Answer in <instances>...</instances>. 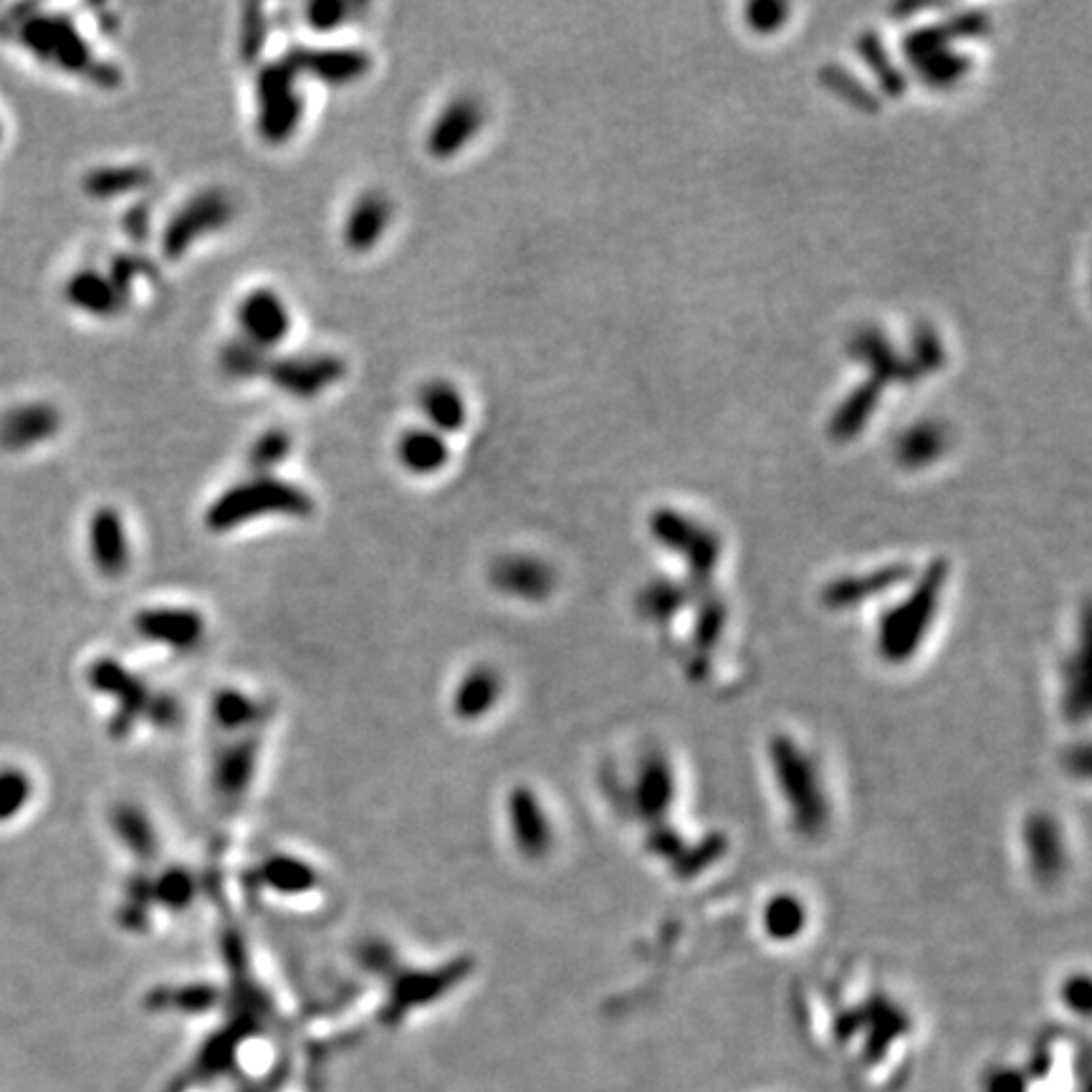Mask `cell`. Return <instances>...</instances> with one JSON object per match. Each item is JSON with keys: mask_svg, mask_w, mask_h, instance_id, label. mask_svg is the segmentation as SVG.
<instances>
[{"mask_svg": "<svg viewBox=\"0 0 1092 1092\" xmlns=\"http://www.w3.org/2000/svg\"><path fill=\"white\" fill-rule=\"evenodd\" d=\"M501 698V678L488 665H476L458 683L453 711L461 721H479Z\"/></svg>", "mask_w": 1092, "mask_h": 1092, "instance_id": "20", "label": "cell"}, {"mask_svg": "<svg viewBox=\"0 0 1092 1092\" xmlns=\"http://www.w3.org/2000/svg\"><path fill=\"white\" fill-rule=\"evenodd\" d=\"M787 13H789V5H782V3H756V5H751V8H747V18H749V23L754 25L756 31H762V34H769V31L780 29L784 18H787Z\"/></svg>", "mask_w": 1092, "mask_h": 1092, "instance_id": "39", "label": "cell"}, {"mask_svg": "<svg viewBox=\"0 0 1092 1092\" xmlns=\"http://www.w3.org/2000/svg\"><path fill=\"white\" fill-rule=\"evenodd\" d=\"M256 769V741L235 744L226 754H220L215 764V787L228 800H238L244 794Z\"/></svg>", "mask_w": 1092, "mask_h": 1092, "instance_id": "21", "label": "cell"}, {"mask_svg": "<svg viewBox=\"0 0 1092 1092\" xmlns=\"http://www.w3.org/2000/svg\"><path fill=\"white\" fill-rule=\"evenodd\" d=\"M304 117V94L299 74L289 61L266 64L256 82V124L268 145H281L297 132Z\"/></svg>", "mask_w": 1092, "mask_h": 1092, "instance_id": "4", "label": "cell"}, {"mask_svg": "<svg viewBox=\"0 0 1092 1092\" xmlns=\"http://www.w3.org/2000/svg\"><path fill=\"white\" fill-rule=\"evenodd\" d=\"M149 180H153V173L145 165L104 167L91 175L89 190L100 198H114V195H127L132 190L145 187Z\"/></svg>", "mask_w": 1092, "mask_h": 1092, "instance_id": "27", "label": "cell"}, {"mask_svg": "<svg viewBox=\"0 0 1092 1092\" xmlns=\"http://www.w3.org/2000/svg\"><path fill=\"white\" fill-rule=\"evenodd\" d=\"M915 355H918V359H915V372L920 370H928V368H938L941 359H944V350H941V342L938 337L933 335V329H926V326H920L918 332H915Z\"/></svg>", "mask_w": 1092, "mask_h": 1092, "instance_id": "38", "label": "cell"}, {"mask_svg": "<svg viewBox=\"0 0 1092 1092\" xmlns=\"http://www.w3.org/2000/svg\"><path fill=\"white\" fill-rule=\"evenodd\" d=\"M508 817H512V833L519 853L529 860L544 858L552 847V825L549 817L529 787H519L508 800Z\"/></svg>", "mask_w": 1092, "mask_h": 1092, "instance_id": "14", "label": "cell"}, {"mask_svg": "<svg viewBox=\"0 0 1092 1092\" xmlns=\"http://www.w3.org/2000/svg\"><path fill=\"white\" fill-rule=\"evenodd\" d=\"M91 554L107 577H120L129 565V539L122 516L114 508H102L91 519Z\"/></svg>", "mask_w": 1092, "mask_h": 1092, "instance_id": "18", "label": "cell"}, {"mask_svg": "<svg viewBox=\"0 0 1092 1092\" xmlns=\"http://www.w3.org/2000/svg\"><path fill=\"white\" fill-rule=\"evenodd\" d=\"M392 223V202L379 190L359 195L344 220V244L350 251L368 253L375 248Z\"/></svg>", "mask_w": 1092, "mask_h": 1092, "instance_id": "15", "label": "cell"}, {"mask_svg": "<svg viewBox=\"0 0 1092 1092\" xmlns=\"http://www.w3.org/2000/svg\"><path fill=\"white\" fill-rule=\"evenodd\" d=\"M860 54L865 56L867 67H873L875 71H878L882 87H885L888 91H893V94H898V91L903 89V76L898 74V69H893L891 61H885V51H882L878 36L875 34L862 36Z\"/></svg>", "mask_w": 1092, "mask_h": 1092, "instance_id": "36", "label": "cell"}, {"mask_svg": "<svg viewBox=\"0 0 1092 1092\" xmlns=\"http://www.w3.org/2000/svg\"><path fill=\"white\" fill-rule=\"evenodd\" d=\"M220 368H223L226 375L233 379H253L264 375L268 368V357L264 350H258V346L248 344L238 337L233 339V342H228L223 346V352H220Z\"/></svg>", "mask_w": 1092, "mask_h": 1092, "instance_id": "29", "label": "cell"}, {"mask_svg": "<svg viewBox=\"0 0 1092 1092\" xmlns=\"http://www.w3.org/2000/svg\"><path fill=\"white\" fill-rule=\"evenodd\" d=\"M652 532L663 544H668L673 552L683 554L691 561V569L696 577H709L714 572L718 559V539L714 532L698 526L696 521L673 512H660L652 519Z\"/></svg>", "mask_w": 1092, "mask_h": 1092, "instance_id": "11", "label": "cell"}, {"mask_svg": "<svg viewBox=\"0 0 1092 1092\" xmlns=\"http://www.w3.org/2000/svg\"><path fill=\"white\" fill-rule=\"evenodd\" d=\"M948 433L938 423H920L900 437L898 458L908 468H924L946 450Z\"/></svg>", "mask_w": 1092, "mask_h": 1092, "instance_id": "24", "label": "cell"}, {"mask_svg": "<svg viewBox=\"0 0 1092 1092\" xmlns=\"http://www.w3.org/2000/svg\"><path fill=\"white\" fill-rule=\"evenodd\" d=\"M417 408L425 417V428L441 435L458 433L468 420V408L461 390L448 379H430L417 392Z\"/></svg>", "mask_w": 1092, "mask_h": 1092, "instance_id": "16", "label": "cell"}, {"mask_svg": "<svg viewBox=\"0 0 1092 1092\" xmlns=\"http://www.w3.org/2000/svg\"><path fill=\"white\" fill-rule=\"evenodd\" d=\"M771 767L794 833L802 837L820 835L827 827L829 802L814 758L794 738L780 736L771 744Z\"/></svg>", "mask_w": 1092, "mask_h": 1092, "instance_id": "2", "label": "cell"}, {"mask_svg": "<svg viewBox=\"0 0 1092 1092\" xmlns=\"http://www.w3.org/2000/svg\"><path fill=\"white\" fill-rule=\"evenodd\" d=\"M357 11V5L352 3H339V0H319V3H309L304 8V21L311 31L317 34H332V31L342 29L344 23H350L352 13Z\"/></svg>", "mask_w": 1092, "mask_h": 1092, "instance_id": "34", "label": "cell"}, {"mask_svg": "<svg viewBox=\"0 0 1092 1092\" xmlns=\"http://www.w3.org/2000/svg\"><path fill=\"white\" fill-rule=\"evenodd\" d=\"M948 29H920L906 38V54L931 87H951L969 71V58L948 51Z\"/></svg>", "mask_w": 1092, "mask_h": 1092, "instance_id": "10", "label": "cell"}, {"mask_svg": "<svg viewBox=\"0 0 1092 1092\" xmlns=\"http://www.w3.org/2000/svg\"><path fill=\"white\" fill-rule=\"evenodd\" d=\"M946 567L933 565L926 577L915 585L913 594L888 610L880 620L878 650L888 663H903L913 658L924 638L928 635L933 617H936L941 587H944Z\"/></svg>", "mask_w": 1092, "mask_h": 1092, "instance_id": "3", "label": "cell"}, {"mask_svg": "<svg viewBox=\"0 0 1092 1092\" xmlns=\"http://www.w3.org/2000/svg\"><path fill=\"white\" fill-rule=\"evenodd\" d=\"M264 880L279 893H306L317 882L314 870L302 860L293 858H276L261 870Z\"/></svg>", "mask_w": 1092, "mask_h": 1092, "instance_id": "30", "label": "cell"}, {"mask_svg": "<svg viewBox=\"0 0 1092 1092\" xmlns=\"http://www.w3.org/2000/svg\"><path fill=\"white\" fill-rule=\"evenodd\" d=\"M240 339L258 350H273L291 335V311L273 289H253L235 306Z\"/></svg>", "mask_w": 1092, "mask_h": 1092, "instance_id": "7", "label": "cell"}, {"mask_svg": "<svg viewBox=\"0 0 1092 1092\" xmlns=\"http://www.w3.org/2000/svg\"><path fill=\"white\" fill-rule=\"evenodd\" d=\"M483 120H486V109H483L479 96L461 94L450 100L435 117L428 140H425L430 157L450 160V157L463 153L470 145V140L481 132Z\"/></svg>", "mask_w": 1092, "mask_h": 1092, "instance_id": "8", "label": "cell"}, {"mask_svg": "<svg viewBox=\"0 0 1092 1092\" xmlns=\"http://www.w3.org/2000/svg\"><path fill=\"white\" fill-rule=\"evenodd\" d=\"M286 61L299 76H311L329 87H346L370 74L372 58L359 49H306L293 46Z\"/></svg>", "mask_w": 1092, "mask_h": 1092, "instance_id": "9", "label": "cell"}, {"mask_svg": "<svg viewBox=\"0 0 1092 1092\" xmlns=\"http://www.w3.org/2000/svg\"><path fill=\"white\" fill-rule=\"evenodd\" d=\"M490 581L503 594L526 603H541L554 590V569L532 554H508L494 561Z\"/></svg>", "mask_w": 1092, "mask_h": 1092, "instance_id": "12", "label": "cell"}, {"mask_svg": "<svg viewBox=\"0 0 1092 1092\" xmlns=\"http://www.w3.org/2000/svg\"><path fill=\"white\" fill-rule=\"evenodd\" d=\"M853 355L867 362L878 379H913L915 372L893 352L880 332L865 329L855 337Z\"/></svg>", "mask_w": 1092, "mask_h": 1092, "instance_id": "23", "label": "cell"}, {"mask_svg": "<svg viewBox=\"0 0 1092 1092\" xmlns=\"http://www.w3.org/2000/svg\"><path fill=\"white\" fill-rule=\"evenodd\" d=\"M903 577H906V569L891 567V569H882V572H878V574H873V577L845 579V581H840V585L833 587L829 599H833V603H853V599L867 597V594L885 590L888 585H895V581H900Z\"/></svg>", "mask_w": 1092, "mask_h": 1092, "instance_id": "32", "label": "cell"}, {"mask_svg": "<svg viewBox=\"0 0 1092 1092\" xmlns=\"http://www.w3.org/2000/svg\"><path fill=\"white\" fill-rule=\"evenodd\" d=\"M314 514V499L309 490L297 483L276 479V476H253V479L233 483L211 503L205 524L211 532H233L240 524L261 519V516H293L304 519Z\"/></svg>", "mask_w": 1092, "mask_h": 1092, "instance_id": "1", "label": "cell"}, {"mask_svg": "<svg viewBox=\"0 0 1092 1092\" xmlns=\"http://www.w3.org/2000/svg\"><path fill=\"white\" fill-rule=\"evenodd\" d=\"M137 630L173 650H190L202 638V617L195 610H145L137 617Z\"/></svg>", "mask_w": 1092, "mask_h": 1092, "instance_id": "17", "label": "cell"}, {"mask_svg": "<svg viewBox=\"0 0 1092 1092\" xmlns=\"http://www.w3.org/2000/svg\"><path fill=\"white\" fill-rule=\"evenodd\" d=\"M193 893H195L193 880H190V875L182 873V870L165 873L160 880H157V885H153V898H160L162 903L169 908L187 906L190 898H193Z\"/></svg>", "mask_w": 1092, "mask_h": 1092, "instance_id": "37", "label": "cell"}, {"mask_svg": "<svg viewBox=\"0 0 1092 1092\" xmlns=\"http://www.w3.org/2000/svg\"><path fill=\"white\" fill-rule=\"evenodd\" d=\"M825 78H827L829 87H833L835 91H840V94L849 96V102H853V104H860V107H865V109H873L875 107L873 96H870L867 91L862 89L858 82H855V78H847V74H842L840 69H827L825 71Z\"/></svg>", "mask_w": 1092, "mask_h": 1092, "instance_id": "40", "label": "cell"}, {"mask_svg": "<svg viewBox=\"0 0 1092 1092\" xmlns=\"http://www.w3.org/2000/svg\"><path fill=\"white\" fill-rule=\"evenodd\" d=\"M69 297L78 309L96 314V317H112L122 306L120 289L94 271H84L74 276L69 286Z\"/></svg>", "mask_w": 1092, "mask_h": 1092, "instance_id": "22", "label": "cell"}, {"mask_svg": "<svg viewBox=\"0 0 1092 1092\" xmlns=\"http://www.w3.org/2000/svg\"><path fill=\"white\" fill-rule=\"evenodd\" d=\"M1022 845L1030 870L1039 882H1055L1064 873L1068 853H1064L1062 829H1059L1055 817L1042 812L1026 817L1022 827Z\"/></svg>", "mask_w": 1092, "mask_h": 1092, "instance_id": "13", "label": "cell"}, {"mask_svg": "<svg viewBox=\"0 0 1092 1092\" xmlns=\"http://www.w3.org/2000/svg\"><path fill=\"white\" fill-rule=\"evenodd\" d=\"M213 716L215 721L226 726V729H240V726H248L258 716V705L248 696H244V693L226 691L215 698Z\"/></svg>", "mask_w": 1092, "mask_h": 1092, "instance_id": "35", "label": "cell"}, {"mask_svg": "<svg viewBox=\"0 0 1092 1092\" xmlns=\"http://www.w3.org/2000/svg\"><path fill=\"white\" fill-rule=\"evenodd\" d=\"M395 455L413 476H435L448 466L450 448L446 435L430 428H410L397 437Z\"/></svg>", "mask_w": 1092, "mask_h": 1092, "instance_id": "19", "label": "cell"}, {"mask_svg": "<svg viewBox=\"0 0 1092 1092\" xmlns=\"http://www.w3.org/2000/svg\"><path fill=\"white\" fill-rule=\"evenodd\" d=\"M673 771L663 758H650L640 771L638 804L640 812L660 814L673 800Z\"/></svg>", "mask_w": 1092, "mask_h": 1092, "instance_id": "25", "label": "cell"}, {"mask_svg": "<svg viewBox=\"0 0 1092 1092\" xmlns=\"http://www.w3.org/2000/svg\"><path fill=\"white\" fill-rule=\"evenodd\" d=\"M807 926V911L794 895H776L764 908V931L774 941H794Z\"/></svg>", "mask_w": 1092, "mask_h": 1092, "instance_id": "26", "label": "cell"}, {"mask_svg": "<svg viewBox=\"0 0 1092 1092\" xmlns=\"http://www.w3.org/2000/svg\"><path fill=\"white\" fill-rule=\"evenodd\" d=\"M233 215L235 205L231 195L218 187L202 190L167 220L165 233H162V253L169 261L182 258L200 238L223 231L233 220Z\"/></svg>", "mask_w": 1092, "mask_h": 1092, "instance_id": "5", "label": "cell"}, {"mask_svg": "<svg viewBox=\"0 0 1092 1092\" xmlns=\"http://www.w3.org/2000/svg\"><path fill=\"white\" fill-rule=\"evenodd\" d=\"M289 455L291 435L281 428H271L261 433L248 450V466L256 470V476H271V470L279 468Z\"/></svg>", "mask_w": 1092, "mask_h": 1092, "instance_id": "28", "label": "cell"}, {"mask_svg": "<svg viewBox=\"0 0 1092 1092\" xmlns=\"http://www.w3.org/2000/svg\"><path fill=\"white\" fill-rule=\"evenodd\" d=\"M875 402H878V384L870 382L862 390L855 392L853 397H849V400L845 402V408H840V413H837L835 423H833V433L837 437H849V435L858 433V430L862 428V423H865V417L873 415Z\"/></svg>", "mask_w": 1092, "mask_h": 1092, "instance_id": "31", "label": "cell"}, {"mask_svg": "<svg viewBox=\"0 0 1092 1092\" xmlns=\"http://www.w3.org/2000/svg\"><path fill=\"white\" fill-rule=\"evenodd\" d=\"M264 375L271 379L273 388L286 395L297 400H311L335 388L346 375V364L329 352H306V355L268 359Z\"/></svg>", "mask_w": 1092, "mask_h": 1092, "instance_id": "6", "label": "cell"}, {"mask_svg": "<svg viewBox=\"0 0 1092 1092\" xmlns=\"http://www.w3.org/2000/svg\"><path fill=\"white\" fill-rule=\"evenodd\" d=\"M117 827H120V835L127 840V845L135 849L142 858H153L157 837L153 825L147 822V817L137 812L135 807H124L120 812V820H117Z\"/></svg>", "mask_w": 1092, "mask_h": 1092, "instance_id": "33", "label": "cell"}]
</instances>
